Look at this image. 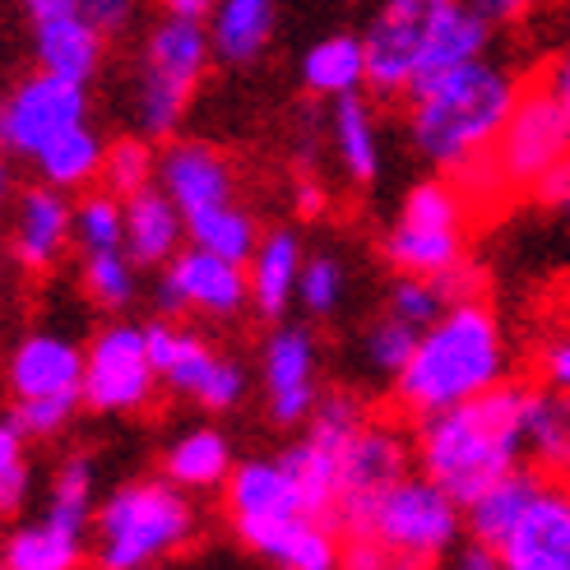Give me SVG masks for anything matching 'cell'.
Instances as JSON below:
<instances>
[{
  "label": "cell",
  "instance_id": "cell-36",
  "mask_svg": "<svg viewBox=\"0 0 570 570\" xmlns=\"http://www.w3.org/2000/svg\"><path fill=\"white\" fill-rule=\"evenodd\" d=\"M75 246L89 255V250H117L126 246V199L98 190V195H83L75 205Z\"/></svg>",
  "mask_w": 570,
  "mask_h": 570
},
{
  "label": "cell",
  "instance_id": "cell-42",
  "mask_svg": "<svg viewBox=\"0 0 570 570\" xmlns=\"http://www.w3.org/2000/svg\"><path fill=\"white\" fill-rule=\"evenodd\" d=\"M83 404V399H61V394H51V399H14V426L23 436H56L61 426L75 417V409Z\"/></svg>",
  "mask_w": 570,
  "mask_h": 570
},
{
  "label": "cell",
  "instance_id": "cell-37",
  "mask_svg": "<svg viewBox=\"0 0 570 570\" xmlns=\"http://www.w3.org/2000/svg\"><path fill=\"white\" fill-rule=\"evenodd\" d=\"M83 293H89L98 306L121 311L135 302V261L130 250H89L83 255Z\"/></svg>",
  "mask_w": 570,
  "mask_h": 570
},
{
  "label": "cell",
  "instance_id": "cell-29",
  "mask_svg": "<svg viewBox=\"0 0 570 570\" xmlns=\"http://www.w3.org/2000/svg\"><path fill=\"white\" fill-rule=\"evenodd\" d=\"M102 158H107V145L89 130V121H83V126H70L66 135H56L33 158V167L56 190H83V186L102 181Z\"/></svg>",
  "mask_w": 570,
  "mask_h": 570
},
{
  "label": "cell",
  "instance_id": "cell-40",
  "mask_svg": "<svg viewBox=\"0 0 570 570\" xmlns=\"http://www.w3.org/2000/svg\"><path fill=\"white\" fill-rule=\"evenodd\" d=\"M417 325H409V321H399V316H390L385 311V321H376L372 330H366V338H362V348H366V362H372V372H381V376H399L409 366V357H413V348H417Z\"/></svg>",
  "mask_w": 570,
  "mask_h": 570
},
{
  "label": "cell",
  "instance_id": "cell-13",
  "mask_svg": "<svg viewBox=\"0 0 570 570\" xmlns=\"http://www.w3.org/2000/svg\"><path fill=\"white\" fill-rule=\"evenodd\" d=\"M497 167L510 190H533L561 158H570V126L557 111L548 89H529L520 94L515 111L492 149Z\"/></svg>",
  "mask_w": 570,
  "mask_h": 570
},
{
  "label": "cell",
  "instance_id": "cell-15",
  "mask_svg": "<svg viewBox=\"0 0 570 570\" xmlns=\"http://www.w3.org/2000/svg\"><path fill=\"white\" fill-rule=\"evenodd\" d=\"M409 473V441L385 422L366 417L362 432L344 445L338 454V505H334V529L338 520L357 510L362 501H372L376 492H385L394 478Z\"/></svg>",
  "mask_w": 570,
  "mask_h": 570
},
{
  "label": "cell",
  "instance_id": "cell-50",
  "mask_svg": "<svg viewBox=\"0 0 570 570\" xmlns=\"http://www.w3.org/2000/svg\"><path fill=\"white\" fill-rule=\"evenodd\" d=\"M297 209H302L306 218H316V214L325 209V190H321L316 181H297Z\"/></svg>",
  "mask_w": 570,
  "mask_h": 570
},
{
  "label": "cell",
  "instance_id": "cell-4",
  "mask_svg": "<svg viewBox=\"0 0 570 570\" xmlns=\"http://www.w3.org/2000/svg\"><path fill=\"white\" fill-rule=\"evenodd\" d=\"M338 533L348 543H372L390 566H432L460 552V538L469 529L460 497H450L426 473H404L372 501L348 510L338 520Z\"/></svg>",
  "mask_w": 570,
  "mask_h": 570
},
{
  "label": "cell",
  "instance_id": "cell-31",
  "mask_svg": "<svg viewBox=\"0 0 570 570\" xmlns=\"http://www.w3.org/2000/svg\"><path fill=\"white\" fill-rule=\"evenodd\" d=\"M209 33L214 56H223V61H255L274 33V0H218Z\"/></svg>",
  "mask_w": 570,
  "mask_h": 570
},
{
  "label": "cell",
  "instance_id": "cell-21",
  "mask_svg": "<svg viewBox=\"0 0 570 570\" xmlns=\"http://www.w3.org/2000/svg\"><path fill=\"white\" fill-rule=\"evenodd\" d=\"M158 186L181 205V214L209 209V205H227L237 190L233 181V163H227L214 145H199V139H177L167 145L158 158Z\"/></svg>",
  "mask_w": 570,
  "mask_h": 570
},
{
  "label": "cell",
  "instance_id": "cell-35",
  "mask_svg": "<svg viewBox=\"0 0 570 570\" xmlns=\"http://www.w3.org/2000/svg\"><path fill=\"white\" fill-rule=\"evenodd\" d=\"M98 505H94V464L83 460V454H75V460L61 464V473H56L51 482V501H47V524L66 529L75 538H83V529L94 524Z\"/></svg>",
  "mask_w": 570,
  "mask_h": 570
},
{
  "label": "cell",
  "instance_id": "cell-10",
  "mask_svg": "<svg viewBox=\"0 0 570 570\" xmlns=\"http://www.w3.org/2000/svg\"><path fill=\"white\" fill-rule=\"evenodd\" d=\"M89 121V94L79 79L38 70L0 98V154L33 163L56 135Z\"/></svg>",
  "mask_w": 570,
  "mask_h": 570
},
{
  "label": "cell",
  "instance_id": "cell-20",
  "mask_svg": "<svg viewBox=\"0 0 570 570\" xmlns=\"http://www.w3.org/2000/svg\"><path fill=\"white\" fill-rule=\"evenodd\" d=\"M102 28L79 10V0H66L47 14H33V51H38V70L66 75L89 83L102 66Z\"/></svg>",
  "mask_w": 570,
  "mask_h": 570
},
{
  "label": "cell",
  "instance_id": "cell-47",
  "mask_svg": "<svg viewBox=\"0 0 570 570\" xmlns=\"http://www.w3.org/2000/svg\"><path fill=\"white\" fill-rule=\"evenodd\" d=\"M543 89L552 94L557 111H561L566 126H570V47H566V51L557 56V61H552V70H548V83H543Z\"/></svg>",
  "mask_w": 570,
  "mask_h": 570
},
{
  "label": "cell",
  "instance_id": "cell-16",
  "mask_svg": "<svg viewBox=\"0 0 570 570\" xmlns=\"http://www.w3.org/2000/svg\"><path fill=\"white\" fill-rule=\"evenodd\" d=\"M75 242V209L56 186H28L10 214V255L23 274H47Z\"/></svg>",
  "mask_w": 570,
  "mask_h": 570
},
{
  "label": "cell",
  "instance_id": "cell-32",
  "mask_svg": "<svg viewBox=\"0 0 570 570\" xmlns=\"http://www.w3.org/2000/svg\"><path fill=\"white\" fill-rule=\"evenodd\" d=\"M492 28H497V23H492L488 14H478L469 0H454V6H450V10L436 19V28H432V47H426V75L488 56Z\"/></svg>",
  "mask_w": 570,
  "mask_h": 570
},
{
  "label": "cell",
  "instance_id": "cell-49",
  "mask_svg": "<svg viewBox=\"0 0 570 570\" xmlns=\"http://www.w3.org/2000/svg\"><path fill=\"white\" fill-rule=\"evenodd\" d=\"M163 10L173 14V19H195V23H205V19H214L218 0H163Z\"/></svg>",
  "mask_w": 570,
  "mask_h": 570
},
{
  "label": "cell",
  "instance_id": "cell-33",
  "mask_svg": "<svg viewBox=\"0 0 570 570\" xmlns=\"http://www.w3.org/2000/svg\"><path fill=\"white\" fill-rule=\"evenodd\" d=\"M186 237H190V246H205V250L223 255V261H237V265H250L255 246H261L250 214L237 209L233 199H227V205H209V209L186 214Z\"/></svg>",
  "mask_w": 570,
  "mask_h": 570
},
{
  "label": "cell",
  "instance_id": "cell-44",
  "mask_svg": "<svg viewBox=\"0 0 570 570\" xmlns=\"http://www.w3.org/2000/svg\"><path fill=\"white\" fill-rule=\"evenodd\" d=\"M79 10L89 14L107 38H117L121 28L135 19V0H79Z\"/></svg>",
  "mask_w": 570,
  "mask_h": 570
},
{
  "label": "cell",
  "instance_id": "cell-51",
  "mask_svg": "<svg viewBox=\"0 0 570 570\" xmlns=\"http://www.w3.org/2000/svg\"><path fill=\"white\" fill-rule=\"evenodd\" d=\"M10 199H14V173H10V163L0 158V214L10 209Z\"/></svg>",
  "mask_w": 570,
  "mask_h": 570
},
{
  "label": "cell",
  "instance_id": "cell-27",
  "mask_svg": "<svg viewBox=\"0 0 570 570\" xmlns=\"http://www.w3.org/2000/svg\"><path fill=\"white\" fill-rule=\"evenodd\" d=\"M302 83L316 98H348L366 89V42L353 33L321 38L302 56Z\"/></svg>",
  "mask_w": 570,
  "mask_h": 570
},
{
  "label": "cell",
  "instance_id": "cell-17",
  "mask_svg": "<svg viewBox=\"0 0 570 570\" xmlns=\"http://www.w3.org/2000/svg\"><path fill=\"white\" fill-rule=\"evenodd\" d=\"M6 376L14 399H83V348L51 330H33L14 344Z\"/></svg>",
  "mask_w": 570,
  "mask_h": 570
},
{
  "label": "cell",
  "instance_id": "cell-28",
  "mask_svg": "<svg viewBox=\"0 0 570 570\" xmlns=\"http://www.w3.org/2000/svg\"><path fill=\"white\" fill-rule=\"evenodd\" d=\"M334 154L344 163V173L366 186L381 177V126H376V111L366 107L357 94L348 98H334Z\"/></svg>",
  "mask_w": 570,
  "mask_h": 570
},
{
  "label": "cell",
  "instance_id": "cell-7",
  "mask_svg": "<svg viewBox=\"0 0 570 570\" xmlns=\"http://www.w3.org/2000/svg\"><path fill=\"white\" fill-rule=\"evenodd\" d=\"M209 56H214V33H205L195 19L167 14L149 33L145 70H139V98H135L139 130L149 139H167L181 126L186 102L209 70Z\"/></svg>",
  "mask_w": 570,
  "mask_h": 570
},
{
  "label": "cell",
  "instance_id": "cell-30",
  "mask_svg": "<svg viewBox=\"0 0 570 570\" xmlns=\"http://www.w3.org/2000/svg\"><path fill=\"white\" fill-rule=\"evenodd\" d=\"M163 464H167V478H173L177 488L209 492L218 482L233 478V445H227V436L214 432V426H195V432L173 441Z\"/></svg>",
  "mask_w": 570,
  "mask_h": 570
},
{
  "label": "cell",
  "instance_id": "cell-26",
  "mask_svg": "<svg viewBox=\"0 0 570 570\" xmlns=\"http://www.w3.org/2000/svg\"><path fill=\"white\" fill-rule=\"evenodd\" d=\"M524 454L543 473L570 478V390L543 385L524 394Z\"/></svg>",
  "mask_w": 570,
  "mask_h": 570
},
{
  "label": "cell",
  "instance_id": "cell-14",
  "mask_svg": "<svg viewBox=\"0 0 570 570\" xmlns=\"http://www.w3.org/2000/svg\"><path fill=\"white\" fill-rule=\"evenodd\" d=\"M497 557L505 570H570V488L543 482Z\"/></svg>",
  "mask_w": 570,
  "mask_h": 570
},
{
  "label": "cell",
  "instance_id": "cell-6",
  "mask_svg": "<svg viewBox=\"0 0 570 570\" xmlns=\"http://www.w3.org/2000/svg\"><path fill=\"white\" fill-rule=\"evenodd\" d=\"M385 261L399 274H426L436 278L469 261V195L454 177H432L417 181L399 218L385 233Z\"/></svg>",
  "mask_w": 570,
  "mask_h": 570
},
{
  "label": "cell",
  "instance_id": "cell-45",
  "mask_svg": "<svg viewBox=\"0 0 570 570\" xmlns=\"http://www.w3.org/2000/svg\"><path fill=\"white\" fill-rule=\"evenodd\" d=\"M533 195L543 199V205H548L552 214H566V218H570V158H561V163L552 167V173L533 186Z\"/></svg>",
  "mask_w": 570,
  "mask_h": 570
},
{
  "label": "cell",
  "instance_id": "cell-11",
  "mask_svg": "<svg viewBox=\"0 0 570 570\" xmlns=\"http://www.w3.org/2000/svg\"><path fill=\"white\" fill-rule=\"evenodd\" d=\"M145 330H149V357L158 366V376L177 394H190L209 413H227L242 404L246 372L237 362L218 357L195 330H181L173 321H149Z\"/></svg>",
  "mask_w": 570,
  "mask_h": 570
},
{
  "label": "cell",
  "instance_id": "cell-19",
  "mask_svg": "<svg viewBox=\"0 0 570 570\" xmlns=\"http://www.w3.org/2000/svg\"><path fill=\"white\" fill-rule=\"evenodd\" d=\"M316 338L306 330H278L265 344V390H269V413L274 422L293 426L306 422L311 409L321 404L316 390Z\"/></svg>",
  "mask_w": 570,
  "mask_h": 570
},
{
  "label": "cell",
  "instance_id": "cell-5",
  "mask_svg": "<svg viewBox=\"0 0 570 570\" xmlns=\"http://www.w3.org/2000/svg\"><path fill=\"white\" fill-rule=\"evenodd\" d=\"M98 566L102 570H139L163 557L181 552L195 538V505L181 497L173 478L167 482H126L111 492L98 515Z\"/></svg>",
  "mask_w": 570,
  "mask_h": 570
},
{
  "label": "cell",
  "instance_id": "cell-9",
  "mask_svg": "<svg viewBox=\"0 0 570 570\" xmlns=\"http://www.w3.org/2000/svg\"><path fill=\"white\" fill-rule=\"evenodd\" d=\"M158 366L149 357L145 325H102L94 344L83 348V404L94 413H139L154 404Z\"/></svg>",
  "mask_w": 570,
  "mask_h": 570
},
{
  "label": "cell",
  "instance_id": "cell-12",
  "mask_svg": "<svg viewBox=\"0 0 570 570\" xmlns=\"http://www.w3.org/2000/svg\"><path fill=\"white\" fill-rule=\"evenodd\" d=\"M158 306H163V316L199 311V316H209V321H233L250 306V274H246V265L223 261V255H214L205 246L177 250L173 261L163 265Z\"/></svg>",
  "mask_w": 570,
  "mask_h": 570
},
{
  "label": "cell",
  "instance_id": "cell-24",
  "mask_svg": "<svg viewBox=\"0 0 570 570\" xmlns=\"http://www.w3.org/2000/svg\"><path fill=\"white\" fill-rule=\"evenodd\" d=\"M543 469H510L505 478H497V482H488L473 501H464V529H469V538L473 543H482V548H501L505 543V533L520 524V515H524V505L538 497V488H543Z\"/></svg>",
  "mask_w": 570,
  "mask_h": 570
},
{
  "label": "cell",
  "instance_id": "cell-46",
  "mask_svg": "<svg viewBox=\"0 0 570 570\" xmlns=\"http://www.w3.org/2000/svg\"><path fill=\"white\" fill-rule=\"evenodd\" d=\"M23 501H28V469H23V464H14V469L0 473V520L19 515Z\"/></svg>",
  "mask_w": 570,
  "mask_h": 570
},
{
  "label": "cell",
  "instance_id": "cell-39",
  "mask_svg": "<svg viewBox=\"0 0 570 570\" xmlns=\"http://www.w3.org/2000/svg\"><path fill=\"white\" fill-rule=\"evenodd\" d=\"M445 306H450V297L441 293V283L426 278V274H399V278L390 283V297H385L390 316L409 321V325H417V330L432 325Z\"/></svg>",
  "mask_w": 570,
  "mask_h": 570
},
{
  "label": "cell",
  "instance_id": "cell-41",
  "mask_svg": "<svg viewBox=\"0 0 570 570\" xmlns=\"http://www.w3.org/2000/svg\"><path fill=\"white\" fill-rule=\"evenodd\" d=\"M297 297L311 316H334L338 302H344V265H338L334 255H311L302 265Z\"/></svg>",
  "mask_w": 570,
  "mask_h": 570
},
{
  "label": "cell",
  "instance_id": "cell-22",
  "mask_svg": "<svg viewBox=\"0 0 570 570\" xmlns=\"http://www.w3.org/2000/svg\"><path fill=\"white\" fill-rule=\"evenodd\" d=\"M223 488H227V515H233V524L311 515L297 478L288 473V464H283V454H278V460H250V464L233 469V478H227Z\"/></svg>",
  "mask_w": 570,
  "mask_h": 570
},
{
  "label": "cell",
  "instance_id": "cell-8",
  "mask_svg": "<svg viewBox=\"0 0 570 570\" xmlns=\"http://www.w3.org/2000/svg\"><path fill=\"white\" fill-rule=\"evenodd\" d=\"M454 0H381L366 23V83L381 98H404L426 75V47H432L436 19Z\"/></svg>",
  "mask_w": 570,
  "mask_h": 570
},
{
  "label": "cell",
  "instance_id": "cell-52",
  "mask_svg": "<svg viewBox=\"0 0 570 570\" xmlns=\"http://www.w3.org/2000/svg\"><path fill=\"white\" fill-rule=\"evenodd\" d=\"M23 6H28V14H47L56 6H66V0H23Z\"/></svg>",
  "mask_w": 570,
  "mask_h": 570
},
{
  "label": "cell",
  "instance_id": "cell-48",
  "mask_svg": "<svg viewBox=\"0 0 570 570\" xmlns=\"http://www.w3.org/2000/svg\"><path fill=\"white\" fill-rule=\"evenodd\" d=\"M23 464V432L14 422H0V473Z\"/></svg>",
  "mask_w": 570,
  "mask_h": 570
},
{
  "label": "cell",
  "instance_id": "cell-3",
  "mask_svg": "<svg viewBox=\"0 0 570 570\" xmlns=\"http://www.w3.org/2000/svg\"><path fill=\"white\" fill-rule=\"evenodd\" d=\"M524 394L515 385H497L454 409L417 417V469L436 478L450 497L473 501L488 482L524 464Z\"/></svg>",
  "mask_w": 570,
  "mask_h": 570
},
{
  "label": "cell",
  "instance_id": "cell-25",
  "mask_svg": "<svg viewBox=\"0 0 570 570\" xmlns=\"http://www.w3.org/2000/svg\"><path fill=\"white\" fill-rule=\"evenodd\" d=\"M302 242L293 233H269L261 237V246H255L250 255V306L261 311L265 321H278L283 311H288V302L297 297V283H302Z\"/></svg>",
  "mask_w": 570,
  "mask_h": 570
},
{
  "label": "cell",
  "instance_id": "cell-38",
  "mask_svg": "<svg viewBox=\"0 0 570 570\" xmlns=\"http://www.w3.org/2000/svg\"><path fill=\"white\" fill-rule=\"evenodd\" d=\"M154 177H158V158L149 149V135L145 139H117L102 158V186L121 199L154 186Z\"/></svg>",
  "mask_w": 570,
  "mask_h": 570
},
{
  "label": "cell",
  "instance_id": "cell-2",
  "mask_svg": "<svg viewBox=\"0 0 570 570\" xmlns=\"http://www.w3.org/2000/svg\"><path fill=\"white\" fill-rule=\"evenodd\" d=\"M510 381V338L497 311L469 297L450 302L417 334L409 366L394 376V404L409 417H432Z\"/></svg>",
  "mask_w": 570,
  "mask_h": 570
},
{
  "label": "cell",
  "instance_id": "cell-1",
  "mask_svg": "<svg viewBox=\"0 0 570 570\" xmlns=\"http://www.w3.org/2000/svg\"><path fill=\"white\" fill-rule=\"evenodd\" d=\"M520 94H524L520 79L505 66L488 61V56L436 70V75H422L404 94L413 149L450 177L464 173L469 163L492 158Z\"/></svg>",
  "mask_w": 570,
  "mask_h": 570
},
{
  "label": "cell",
  "instance_id": "cell-34",
  "mask_svg": "<svg viewBox=\"0 0 570 570\" xmlns=\"http://www.w3.org/2000/svg\"><path fill=\"white\" fill-rule=\"evenodd\" d=\"M83 557V538L56 529V524H33V529H14L0 548V566L10 570H70Z\"/></svg>",
  "mask_w": 570,
  "mask_h": 570
},
{
  "label": "cell",
  "instance_id": "cell-23",
  "mask_svg": "<svg viewBox=\"0 0 570 570\" xmlns=\"http://www.w3.org/2000/svg\"><path fill=\"white\" fill-rule=\"evenodd\" d=\"M186 214L163 186L126 195V250L135 265H167L181 250Z\"/></svg>",
  "mask_w": 570,
  "mask_h": 570
},
{
  "label": "cell",
  "instance_id": "cell-43",
  "mask_svg": "<svg viewBox=\"0 0 570 570\" xmlns=\"http://www.w3.org/2000/svg\"><path fill=\"white\" fill-rule=\"evenodd\" d=\"M538 372H543V385L570 390V330H561L557 338L543 344V357H538Z\"/></svg>",
  "mask_w": 570,
  "mask_h": 570
},
{
  "label": "cell",
  "instance_id": "cell-18",
  "mask_svg": "<svg viewBox=\"0 0 570 570\" xmlns=\"http://www.w3.org/2000/svg\"><path fill=\"white\" fill-rule=\"evenodd\" d=\"M233 529L255 557H269L283 570H330L344 561V543H338L344 533L316 515H288V520L233 524Z\"/></svg>",
  "mask_w": 570,
  "mask_h": 570
}]
</instances>
